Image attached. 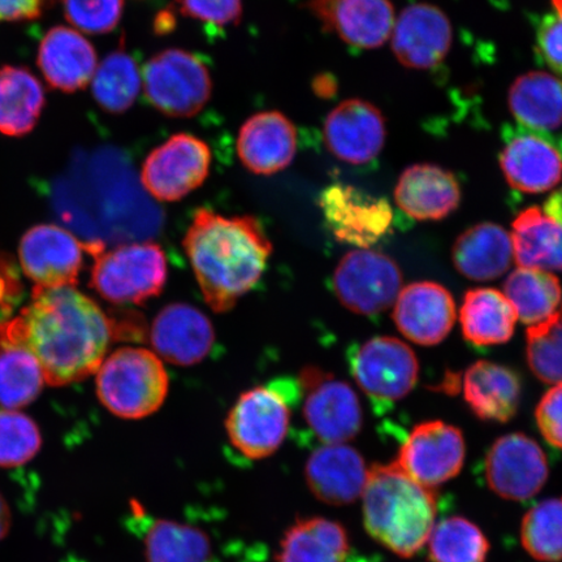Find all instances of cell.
<instances>
[{
	"mask_svg": "<svg viewBox=\"0 0 562 562\" xmlns=\"http://www.w3.org/2000/svg\"><path fill=\"white\" fill-rule=\"evenodd\" d=\"M115 335V323L75 286H35L31 304L0 323V340L30 350L54 386L95 374Z\"/></svg>",
	"mask_w": 562,
	"mask_h": 562,
	"instance_id": "1",
	"label": "cell"
},
{
	"mask_svg": "<svg viewBox=\"0 0 562 562\" xmlns=\"http://www.w3.org/2000/svg\"><path fill=\"white\" fill-rule=\"evenodd\" d=\"M184 249L203 299L215 313L234 308L261 280L272 244L256 217L195 211Z\"/></svg>",
	"mask_w": 562,
	"mask_h": 562,
	"instance_id": "2",
	"label": "cell"
},
{
	"mask_svg": "<svg viewBox=\"0 0 562 562\" xmlns=\"http://www.w3.org/2000/svg\"><path fill=\"white\" fill-rule=\"evenodd\" d=\"M362 497L369 536L400 558L416 557L437 521V492L413 481L396 462L375 463L369 469Z\"/></svg>",
	"mask_w": 562,
	"mask_h": 562,
	"instance_id": "3",
	"label": "cell"
},
{
	"mask_svg": "<svg viewBox=\"0 0 562 562\" xmlns=\"http://www.w3.org/2000/svg\"><path fill=\"white\" fill-rule=\"evenodd\" d=\"M97 374L102 405L123 419H143L158 412L170 389L160 358L144 348L125 347L103 360Z\"/></svg>",
	"mask_w": 562,
	"mask_h": 562,
	"instance_id": "4",
	"label": "cell"
},
{
	"mask_svg": "<svg viewBox=\"0 0 562 562\" xmlns=\"http://www.w3.org/2000/svg\"><path fill=\"white\" fill-rule=\"evenodd\" d=\"M91 286L115 305H140L159 296L167 283L164 249L156 243H135L98 250Z\"/></svg>",
	"mask_w": 562,
	"mask_h": 562,
	"instance_id": "5",
	"label": "cell"
},
{
	"mask_svg": "<svg viewBox=\"0 0 562 562\" xmlns=\"http://www.w3.org/2000/svg\"><path fill=\"white\" fill-rule=\"evenodd\" d=\"M144 88L147 100L161 114L192 117L207 104L213 80L209 68L195 55L168 48L147 61Z\"/></svg>",
	"mask_w": 562,
	"mask_h": 562,
	"instance_id": "6",
	"label": "cell"
},
{
	"mask_svg": "<svg viewBox=\"0 0 562 562\" xmlns=\"http://www.w3.org/2000/svg\"><path fill=\"white\" fill-rule=\"evenodd\" d=\"M349 363L357 384L381 412L409 395L418 381L416 355L395 337L364 341L350 351Z\"/></svg>",
	"mask_w": 562,
	"mask_h": 562,
	"instance_id": "7",
	"label": "cell"
},
{
	"mask_svg": "<svg viewBox=\"0 0 562 562\" xmlns=\"http://www.w3.org/2000/svg\"><path fill=\"white\" fill-rule=\"evenodd\" d=\"M291 409L276 386L258 385L241 393L226 419L231 446L248 460H263L283 445Z\"/></svg>",
	"mask_w": 562,
	"mask_h": 562,
	"instance_id": "8",
	"label": "cell"
},
{
	"mask_svg": "<svg viewBox=\"0 0 562 562\" xmlns=\"http://www.w3.org/2000/svg\"><path fill=\"white\" fill-rule=\"evenodd\" d=\"M333 284L336 297L348 311L376 315L397 300L403 276L395 261L383 252L358 249L337 265Z\"/></svg>",
	"mask_w": 562,
	"mask_h": 562,
	"instance_id": "9",
	"label": "cell"
},
{
	"mask_svg": "<svg viewBox=\"0 0 562 562\" xmlns=\"http://www.w3.org/2000/svg\"><path fill=\"white\" fill-rule=\"evenodd\" d=\"M210 166L211 150L205 140L178 133L147 156L140 181L154 199L176 202L205 182Z\"/></svg>",
	"mask_w": 562,
	"mask_h": 562,
	"instance_id": "10",
	"label": "cell"
},
{
	"mask_svg": "<svg viewBox=\"0 0 562 562\" xmlns=\"http://www.w3.org/2000/svg\"><path fill=\"white\" fill-rule=\"evenodd\" d=\"M103 244L81 243L79 238L55 224H40L21 238L19 257L21 269L35 286H75L79 279L83 255L94 252Z\"/></svg>",
	"mask_w": 562,
	"mask_h": 562,
	"instance_id": "11",
	"label": "cell"
},
{
	"mask_svg": "<svg viewBox=\"0 0 562 562\" xmlns=\"http://www.w3.org/2000/svg\"><path fill=\"white\" fill-rule=\"evenodd\" d=\"M306 391L304 418L323 445H347L362 430L363 414L357 393L318 368L301 372Z\"/></svg>",
	"mask_w": 562,
	"mask_h": 562,
	"instance_id": "12",
	"label": "cell"
},
{
	"mask_svg": "<svg viewBox=\"0 0 562 562\" xmlns=\"http://www.w3.org/2000/svg\"><path fill=\"white\" fill-rule=\"evenodd\" d=\"M465 457L467 445L460 428L430 420L413 428L395 462L413 481L437 488L461 473Z\"/></svg>",
	"mask_w": 562,
	"mask_h": 562,
	"instance_id": "13",
	"label": "cell"
},
{
	"mask_svg": "<svg viewBox=\"0 0 562 562\" xmlns=\"http://www.w3.org/2000/svg\"><path fill=\"white\" fill-rule=\"evenodd\" d=\"M319 206L337 241L369 249L393 228L395 213L390 202L355 187L329 186L319 196Z\"/></svg>",
	"mask_w": 562,
	"mask_h": 562,
	"instance_id": "14",
	"label": "cell"
},
{
	"mask_svg": "<svg viewBox=\"0 0 562 562\" xmlns=\"http://www.w3.org/2000/svg\"><path fill=\"white\" fill-rule=\"evenodd\" d=\"M488 487L505 501L524 503L537 496L550 475L547 456L525 434H508L491 446L484 459Z\"/></svg>",
	"mask_w": 562,
	"mask_h": 562,
	"instance_id": "15",
	"label": "cell"
},
{
	"mask_svg": "<svg viewBox=\"0 0 562 562\" xmlns=\"http://www.w3.org/2000/svg\"><path fill=\"white\" fill-rule=\"evenodd\" d=\"M501 166L512 188L524 193H543L562 178V147L548 132L505 128Z\"/></svg>",
	"mask_w": 562,
	"mask_h": 562,
	"instance_id": "16",
	"label": "cell"
},
{
	"mask_svg": "<svg viewBox=\"0 0 562 562\" xmlns=\"http://www.w3.org/2000/svg\"><path fill=\"white\" fill-rule=\"evenodd\" d=\"M323 137L337 159L353 166L369 165L383 150L384 117L367 101L348 100L329 112Z\"/></svg>",
	"mask_w": 562,
	"mask_h": 562,
	"instance_id": "17",
	"label": "cell"
},
{
	"mask_svg": "<svg viewBox=\"0 0 562 562\" xmlns=\"http://www.w3.org/2000/svg\"><path fill=\"white\" fill-rule=\"evenodd\" d=\"M307 9L325 31L358 48L381 47L395 26L390 0H311Z\"/></svg>",
	"mask_w": 562,
	"mask_h": 562,
	"instance_id": "18",
	"label": "cell"
},
{
	"mask_svg": "<svg viewBox=\"0 0 562 562\" xmlns=\"http://www.w3.org/2000/svg\"><path fill=\"white\" fill-rule=\"evenodd\" d=\"M392 48L402 65L428 69L445 60L452 45V25L431 4H413L400 15L392 31Z\"/></svg>",
	"mask_w": 562,
	"mask_h": 562,
	"instance_id": "19",
	"label": "cell"
},
{
	"mask_svg": "<svg viewBox=\"0 0 562 562\" xmlns=\"http://www.w3.org/2000/svg\"><path fill=\"white\" fill-rule=\"evenodd\" d=\"M398 331L419 346H437L456 322V304L445 286L422 281L404 288L393 313Z\"/></svg>",
	"mask_w": 562,
	"mask_h": 562,
	"instance_id": "20",
	"label": "cell"
},
{
	"mask_svg": "<svg viewBox=\"0 0 562 562\" xmlns=\"http://www.w3.org/2000/svg\"><path fill=\"white\" fill-rule=\"evenodd\" d=\"M236 149L246 170L276 175L290 167L296 157V126L279 111L258 112L243 124Z\"/></svg>",
	"mask_w": 562,
	"mask_h": 562,
	"instance_id": "21",
	"label": "cell"
},
{
	"mask_svg": "<svg viewBox=\"0 0 562 562\" xmlns=\"http://www.w3.org/2000/svg\"><path fill=\"white\" fill-rule=\"evenodd\" d=\"M151 346L176 367H193L205 360L214 346L215 331L205 314L188 304H171L154 319Z\"/></svg>",
	"mask_w": 562,
	"mask_h": 562,
	"instance_id": "22",
	"label": "cell"
},
{
	"mask_svg": "<svg viewBox=\"0 0 562 562\" xmlns=\"http://www.w3.org/2000/svg\"><path fill=\"white\" fill-rule=\"evenodd\" d=\"M369 469L363 456L348 445H325L308 457L305 477L319 502L336 505L355 503L363 494Z\"/></svg>",
	"mask_w": 562,
	"mask_h": 562,
	"instance_id": "23",
	"label": "cell"
},
{
	"mask_svg": "<svg viewBox=\"0 0 562 562\" xmlns=\"http://www.w3.org/2000/svg\"><path fill=\"white\" fill-rule=\"evenodd\" d=\"M37 63L48 86L63 93H76L93 80L98 56L82 33L59 25L42 38Z\"/></svg>",
	"mask_w": 562,
	"mask_h": 562,
	"instance_id": "24",
	"label": "cell"
},
{
	"mask_svg": "<svg viewBox=\"0 0 562 562\" xmlns=\"http://www.w3.org/2000/svg\"><path fill=\"white\" fill-rule=\"evenodd\" d=\"M395 200L406 216L441 221L459 207L461 188L452 172L434 165H416L400 176Z\"/></svg>",
	"mask_w": 562,
	"mask_h": 562,
	"instance_id": "25",
	"label": "cell"
},
{
	"mask_svg": "<svg viewBox=\"0 0 562 562\" xmlns=\"http://www.w3.org/2000/svg\"><path fill=\"white\" fill-rule=\"evenodd\" d=\"M522 385L515 371L488 361H477L463 378V397L474 416L505 424L516 416Z\"/></svg>",
	"mask_w": 562,
	"mask_h": 562,
	"instance_id": "26",
	"label": "cell"
},
{
	"mask_svg": "<svg viewBox=\"0 0 562 562\" xmlns=\"http://www.w3.org/2000/svg\"><path fill=\"white\" fill-rule=\"evenodd\" d=\"M456 269L476 281L494 280L509 270L512 237L494 223H481L457 238L452 251Z\"/></svg>",
	"mask_w": 562,
	"mask_h": 562,
	"instance_id": "27",
	"label": "cell"
},
{
	"mask_svg": "<svg viewBox=\"0 0 562 562\" xmlns=\"http://www.w3.org/2000/svg\"><path fill=\"white\" fill-rule=\"evenodd\" d=\"M349 553L346 527L326 517H307L284 532L277 562H347Z\"/></svg>",
	"mask_w": 562,
	"mask_h": 562,
	"instance_id": "28",
	"label": "cell"
},
{
	"mask_svg": "<svg viewBox=\"0 0 562 562\" xmlns=\"http://www.w3.org/2000/svg\"><path fill=\"white\" fill-rule=\"evenodd\" d=\"M513 258L521 269L562 271V224L538 207L513 223Z\"/></svg>",
	"mask_w": 562,
	"mask_h": 562,
	"instance_id": "29",
	"label": "cell"
},
{
	"mask_svg": "<svg viewBox=\"0 0 562 562\" xmlns=\"http://www.w3.org/2000/svg\"><path fill=\"white\" fill-rule=\"evenodd\" d=\"M46 95L38 77L25 67L0 68V133L9 137L27 135L37 125Z\"/></svg>",
	"mask_w": 562,
	"mask_h": 562,
	"instance_id": "30",
	"label": "cell"
},
{
	"mask_svg": "<svg viewBox=\"0 0 562 562\" xmlns=\"http://www.w3.org/2000/svg\"><path fill=\"white\" fill-rule=\"evenodd\" d=\"M460 319L463 336L469 342L490 347L510 340L518 316L503 292L476 288L465 294Z\"/></svg>",
	"mask_w": 562,
	"mask_h": 562,
	"instance_id": "31",
	"label": "cell"
},
{
	"mask_svg": "<svg viewBox=\"0 0 562 562\" xmlns=\"http://www.w3.org/2000/svg\"><path fill=\"white\" fill-rule=\"evenodd\" d=\"M513 116L525 128L548 132L562 124V81L546 72H529L509 90Z\"/></svg>",
	"mask_w": 562,
	"mask_h": 562,
	"instance_id": "32",
	"label": "cell"
},
{
	"mask_svg": "<svg viewBox=\"0 0 562 562\" xmlns=\"http://www.w3.org/2000/svg\"><path fill=\"white\" fill-rule=\"evenodd\" d=\"M504 294L529 327L558 313L562 300L560 281L553 273L521 267L505 281Z\"/></svg>",
	"mask_w": 562,
	"mask_h": 562,
	"instance_id": "33",
	"label": "cell"
},
{
	"mask_svg": "<svg viewBox=\"0 0 562 562\" xmlns=\"http://www.w3.org/2000/svg\"><path fill=\"white\" fill-rule=\"evenodd\" d=\"M146 562H211L213 546L207 533L192 525L156 519L145 533Z\"/></svg>",
	"mask_w": 562,
	"mask_h": 562,
	"instance_id": "34",
	"label": "cell"
},
{
	"mask_svg": "<svg viewBox=\"0 0 562 562\" xmlns=\"http://www.w3.org/2000/svg\"><path fill=\"white\" fill-rule=\"evenodd\" d=\"M44 372L30 350L0 340V406L19 411L40 396Z\"/></svg>",
	"mask_w": 562,
	"mask_h": 562,
	"instance_id": "35",
	"label": "cell"
},
{
	"mask_svg": "<svg viewBox=\"0 0 562 562\" xmlns=\"http://www.w3.org/2000/svg\"><path fill=\"white\" fill-rule=\"evenodd\" d=\"M140 86L137 63L125 50L111 53L98 65L91 80L95 102L114 115L123 114L135 104Z\"/></svg>",
	"mask_w": 562,
	"mask_h": 562,
	"instance_id": "36",
	"label": "cell"
},
{
	"mask_svg": "<svg viewBox=\"0 0 562 562\" xmlns=\"http://www.w3.org/2000/svg\"><path fill=\"white\" fill-rule=\"evenodd\" d=\"M427 542L431 562H486L490 553L486 533L461 516L441 519Z\"/></svg>",
	"mask_w": 562,
	"mask_h": 562,
	"instance_id": "37",
	"label": "cell"
},
{
	"mask_svg": "<svg viewBox=\"0 0 562 562\" xmlns=\"http://www.w3.org/2000/svg\"><path fill=\"white\" fill-rule=\"evenodd\" d=\"M521 543L533 560L562 561V496L547 498L526 513Z\"/></svg>",
	"mask_w": 562,
	"mask_h": 562,
	"instance_id": "38",
	"label": "cell"
},
{
	"mask_svg": "<svg viewBox=\"0 0 562 562\" xmlns=\"http://www.w3.org/2000/svg\"><path fill=\"white\" fill-rule=\"evenodd\" d=\"M527 362L547 384H562V312L527 329Z\"/></svg>",
	"mask_w": 562,
	"mask_h": 562,
	"instance_id": "39",
	"label": "cell"
},
{
	"mask_svg": "<svg viewBox=\"0 0 562 562\" xmlns=\"http://www.w3.org/2000/svg\"><path fill=\"white\" fill-rule=\"evenodd\" d=\"M42 448V434L34 419L20 411L0 409V469L26 465Z\"/></svg>",
	"mask_w": 562,
	"mask_h": 562,
	"instance_id": "40",
	"label": "cell"
},
{
	"mask_svg": "<svg viewBox=\"0 0 562 562\" xmlns=\"http://www.w3.org/2000/svg\"><path fill=\"white\" fill-rule=\"evenodd\" d=\"M61 3L68 23L88 34L114 31L124 12V0H61Z\"/></svg>",
	"mask_w": 562,
	"mask_h": 562,
	"instance_id": "41",
	"label": "cell"
},
{
	"mask_svg": "<svg viewBox=\"0 0 562 562\" xmlns=\"http://www.w3.org/2000/svg\"><path fill=\"white\" fill-rule=\"evenodd\" d=\"M554 12L540 21L537 52L544 65L562 77V0H553Z\"/></svg>",
	"mask_w": 562,
	"mask_h": 562,
	"instance_id": "42",
	"label": "cell"
},
{
	"mask_svg": "<svg viewBox=\"0 0 562 562\" xmlns=\"http://www.w3.org/2000/svg\"><path fill=\"white\" fill-rule=\"evenodd\" d=\"M182 15L217 26L241 20L243 0H179Z\"/></svg>",
	"mask_w": 562,
	"mask_h": 562,
	"instance_id": "43",
	"label": "cell"
},
{
	"mask_svg": "<svg viewBox=\"0 0 562 562\" xmlns=\"http://www.w3.org/2000/svg\"><path fill=\"white\" fill-rule=\"evenodd\" d=\"M536 419L548 445L562 451V384L554 385L540 400Z\"/></svg>",
	"mask_w": 562,
	"mask_h": 562,
	"instance_id": "44",
	"label": "cell"
},
{
	"mask_svg": "<svg viewBox=\"0 0 562 562\" xmlns=\"http://www.w3.org/2000/svg\"><path fill=\"white\" fill-rule=\"evenodd\" d=\"M50 0H0V23H26L37 20Z\"/></svg>",
	"mask_w": 562,
	"mask_h": 562,
	"instance_id": "45",
	"label": "cell"
},
{
	"mask_svg": "<svg viewBox=\"0 0 562 562\" xmlns=\"http://www.w3.org/2000/svg\"><path fill=\"white\" fill-rule=\"evenodd\" d=\"M19 291V280L11 269V265L0 261V307L9 306L13 297L18 296Z\"/></svg>",
	"mask_w": 562,
	"mask_h": 562,
	"instance_id": "46",
	"label": "cell"
},
{
	"mask_svg": "<svg viewBox=\"0 0 562 562\" xmlns=\"http://www.w3.org/2000/svg\"><path fill=\"white\" fill-rule=\"evenodd\" d=\"M12 525V515L9 503L0 492V542L9 536Z\"/></svg>",
	"mask_w": 562,
	"mask_h": 562,
	"instance_id": "47",
	"label": "cell"
},
{
	"mask_svg": "<svg viewBox=\"0 0 562 562\" xmlns=\"http://www.w3.org/2000/svg\"><path fill=\"white\" fill-rule=\"evenodd\" d=\"M544 213L562 224V188L560 191L554 192L550 200L546 202Z\"/></svg>",
	"mask_w": 562,
	"mask_h": 562,
	"instance_id": "48",
	"label": "cell"
},
{
	"mask_svg": "<svg viewBox=\"0 0 562 562\" xmlns=\"http://www.w3.org/2000/svg\"><path fill=\"white\" fill-rule=\"evenodd\" d=\"M561 147H562V144H561Z\"/></svg>",
	"mask_w": 562,
	"mask_h": 562,
	"instance_id": "49",
	"label": "cell"
}]
</instances>
